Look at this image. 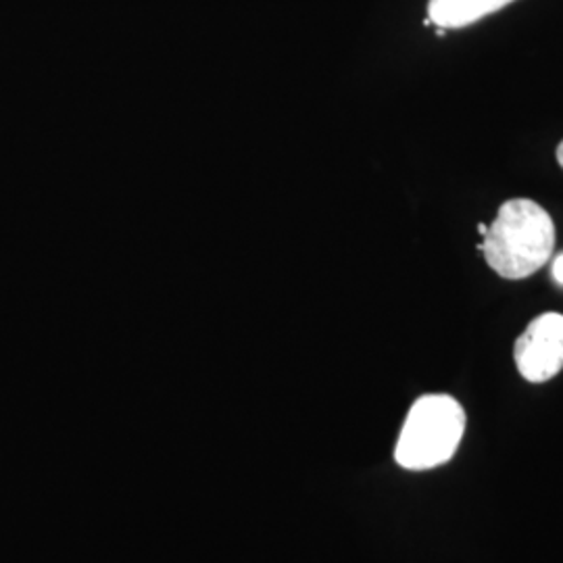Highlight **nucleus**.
<instances>
[{
	"label": "nucleus",
	"mask_w": 563,
	"mask_h": 563,
	"mask_svg": "<svg viewBox=\"0 0 563 563\" xmlns=\"http://www.w3.org/2000/svg\"><path fill=\"white\" fill-rule=\"evenodd\" d=\"M553 280L558 282L560 286H563V253L562 255H558L555 257V262H553Z\"/></svg>",
	"instance_id": "nucleus-5"
},
{
	"label": "nucleus",
	"mask_w": 563,
	"mask_h": 563,
	"mask_svg": "<svg viewBox=\"0 0 563 563\" xmlns=\"http://www.w3.org/2000/svg\"><path fill=\"white\" fill-rule=\"evenodd\" d=\"M558 163L562 165L563 169V141L560 142V146H558Z\"/></svg>",
	"instance_id": "nucleus-6"
},
{
	"label": "nucleus",
	"mask_w": 563,
	"mask_h": 563,
	"mask_svg": "<svg viewBox=\"0 0 563 563\" xmlns=\"http://www.w3.org/2000/svg\"><path fill=\"white\" fill-rule=\"evenodd\" d=\"M516 0H430L428 20L443 30H460L505 9Z\"/></svg>",
	"instance_id": "nucleus-4"
},
{
	"label": "nucleus",
	"mask_w": 563,
	"mask_h": 563,
	"mask_svg": "<svg viewBox=\"0 0 563 563\" xmlns=\"http://www.w3.org/2000/svg\"><path fill=\"white\" fill-rule=\"evenodd\" d=\"M518 372L528 383L543 384L563 369V316L549 311L528 323L514 346Z\"/></svg>",
	"instance_id": "nucleus-3"
},
{
	"label": "nucleus",
	"mask_w": 563,
	"mask_h": 563,
	"mask_svg": "<svg viewBox=\"0 0 563 563\" xmlns=\"http://www.w3.org/2000/svg\"><path fill=\"white\" fill-rule=\"evenodd\" d=\"M465 434V411L449 395H423L411 405L399 441L397 463L411 472H426L451 462Z\"/></svg>",
	"instance_id": "nucleus-2"
},
{
	"label": "nucleus",
	"mask_w": 563,
	"mask_h": 563,
	"mask_svg": "<svg viewBox=\"0 0 563 563\" xmlns=\"http://www.w3.org/2000/svg\"><path fill=\"white\" fill-rule=\"evenodd\" d=\"M478 232H481L483 236H486V232H488V225H484V223H481V225H478Z\"/></svg>",
	"instance_id": "nucleus-7"
},
{
	"label": "nucleus",
	"mask_w": 563,
	"mask_h": 563,
	"mask_svg": "<svg viewBox=\"0 0 563 563\" xmlns=\"http://www.w3.org/2000/svg\"><path fill=\"white\" fill-rule=\"evenodd\" d=\"M488 267L505 280H523L543 269L555 249V223L539 202H504L478 246Z\"/></svg>",
	"instance_id": "nucleus-1"
}]
</instances>
